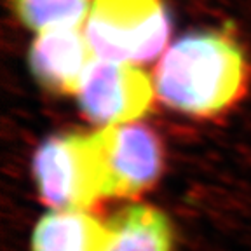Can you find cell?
Instances as JSON below:
<instances>
[{
    "label": "cell",
    "instance_id": "obj_6",
    "mask_svg": "<svg viewBox=\"0 0 251 251\" xmlns=\"http://www.w3.org/2000/svg\"><path fill=\"white\" fill-rule=\"evenodd\" d=\"M94 59L96 56L80 26L37 33L28 51V67L37 84L58 96L78 93Z\"/></svg>",
    "mask_w": 251,
    "mask_h": 251
},
{
    "label": "cell",
    "instance_id": "obj_8",
    "mask_svg": "<svg viewBox=\"0 0 251 251\" xmlns=\"http://www.w3.org/2000/svg\"><path fill=\"white\" fill-rule=\"evenodd\" d=\"M108 224L105 251H173V228L161 209L133 204Z\"/></svg>",
    "mask_w": 251,
    "mask_h": 251
},
{
    "label": "cell",
    "instance_id": "obj_3",
    "mask_svg": "<svg viewBox=\"0 0 251 251\" xmlns=\"http://www.w3.org/2000/svg\"><path fill=\"white\" fill-rule=\"evenodd\" d=\"M84 33L96 58L141 65L164 54L171 21L164 0H93Z\"/></svg>",
    "mask_w": 251,
    "mask_h": 251
},
{
    "label": "cell",
    "instance_id": "obj_7",
    "mask_svg": "<svg viewBox=\"0 0 251 251\" xmlns=\"http://www.w3.org/2000/svg\"><path fill=\"white\" fill-rule=\"evenodd\" d=\"M110 224L91 211L51 209L31 232L30 251H105Z\"/></svg>",
    "mask_w": 251,
    "mask_h": 251
},
{
    "label": "cell",
    "instance_id": "obj_1",
    "mask_svg": "<svg viewBox=\"0 0 251 251\" xmlns=\"http://www.w3.org/2000/svg\"><path fill=\"white\" fill-rule=\"evenodd\" d=\"M157 100L178 114L211 119L234 108L251 84V63L224 30L187 33L164 51L152 72Z\"/></svg>",
    "mask_w": 251,
    "mask_h": 251
},
{
    "label": "cell",
    "instance_id": "obj_2",
    "mask_svg": "<svg viewBox=\"0 0 251 251\" xmlns=\"http://www.w3.org/2000/svg\"><path fill=\"white\" fill-rule=\"evenodd\" d=\"M37 192L51 209L91 211L106 197V178L96 131L59 133L37 147L31 159Z\"/></svg>",
    "mask_w": 251,
    "mask_h": 251
},
{
    "label": "cell",
    "instance_id": "obj_5",
    "mask_svg": "<svg viewBox=\"0 0 251 251\" xmlns=\"http://www.w3.org/2000/svg\"><path fill=\"white\" fill-rule=\"evenodd\" d=\"M106 178V197H134L159 180L164 149L159 134L147 124L110 126L96 131Z\"/></svg>",
    "mask_w": 251,
    "mask_h": 251
},
{
    "label": "cell",
    "instance_id": "obj_9",
    "mask_svg": "<svg viewBox=\"0 0 251 251\" xmlns=\"http://www.w3.org/2000/svg\"><path fill=\"white\" fill-rule=\"evenodd\" d=\"M18 20L42 33L59 28H78L89 16L91 0H12Z\"/></svg>",
    "mask_w": 251,
    "mask_h": 251
},
{
    "label": "cell",
    "instance_id": "obj_4",
    "mask_svg": "<svg viewBox=\"0 0 251 251\" xmlns=\"http://www.w3.org/2000/svg\"><path fill=\"white\" fill-rule=\"evenodd\" d=\"M84 117L101 127L138 122L157 100L152 75L138 65L96 58L78 87Z\"/></svg>",
    "mask_w": 251,
    "mask_h": 251
}]
</instances>
